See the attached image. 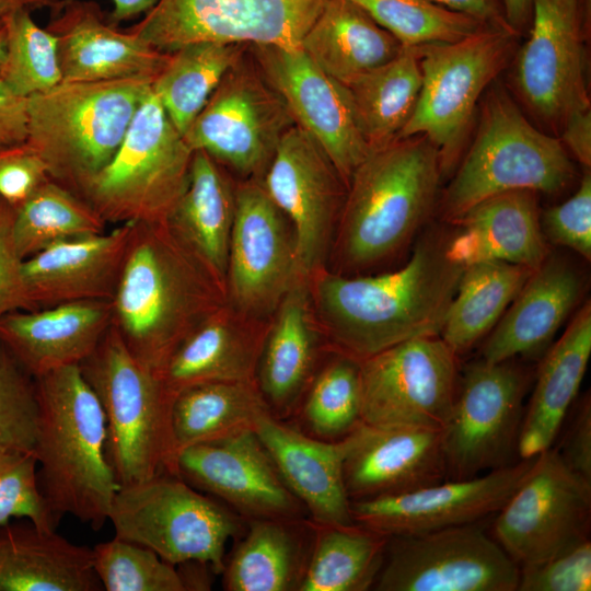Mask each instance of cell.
<instances>
[{
  "label": "cell",
  "instance_id": "6da1fadb",
  "mask_svg": "<svg viewBox=\"0 0 591 591\" xmlns=\"http://www.w3.org/2000/svg\"><path fill=\"white\" fill-rule=\"evenodd\" d=\"M447 241L427 235L394 271L317 276L315 303L336 352L361 361L398 343L440 335L464 270Z\"/></svg>",
  "mask_w": 591,
  "mask_h": 591
},
{
  "label": "cell",
  "instance_id": "7a4b0ae2",
  "mask_svg": "<svg viewBox=\"0 0 591 591\" xmlns=\"http://www.w3.org/2000/svg\"><path fill=\"white\" fill-rule=\"evenodd\" d=\"M223 294L165 222H134L111 301L112 326L130 354L160 375L183 339L222 305Z\"/></svg>",
  "mask_w": 591,
  "mask_h": 591
},
{
  "label": "cell",
  "instance_id": "3957f363",
  "mask_svg": "<svg viewBox=\"0 0 591 591\" xmlns=\"http://www.w3.org/2000/svg\"><path fill=\"white\" fill-rule=\"evenodd\" d=\"M34 380L39 489L58 518L68 513L99 530L119 488L107 459L103 407L79 364Z\"/></svg>",
  "mask_w": 591,
  "mask_h": 591
},
{
  "label": "cell",
  "instance_id": "277c9868",
  "mask_svg": "<svg viewBox=\"0 0 591 591\" xmlns=\"http://www.w3.org/2000/svg\"><path fill=\"white\" fill-rule=\"evenodd\" d=\"M441 178L439 153L424 136L370 150L350 177L339 213L343 265L367 268L407 245L433 210Z\"/></svg>",
  "mask_w": 591,
  "mask_h": 591
},
{
  "label": "cell",
  "instance_id": "5b68a950",
  "mask_svg": "<svg viewBox=\"0 0 591 591\" xmlns=\"http://www.w3.org/2000/svg\"><path fill=\"white\" fill-rule=\"evenodd\" d=\"M152 80L60 82L27 97L26 142L49 178L81 198L113 160Z\"/></svg>",
  "mask_w": 591,
  "mask_h": 591
},
{
  "label": "cell",
  "instance_id": "8992f818",
  "mask_svg": "<svg viewBox=\"0 0 591 591\" xmlns=\"http://www.w3.org/2000/svg\"><path fill=\"white\" fill-rule=\"evenodd\" d=\"M106 419V453L119 487L167 473L177 476L173 397L111 326L80 364Z\"/></svg>",
  "mask_w": 591,
  "mask_h": 591
},
{
  "label": "cell",
  "instance_id": "52a82bcc",
  "mask_svg": "<svg viewBox=\"0 0 591 591\" xmlns=\"http://www.w3.org/2000/svg\"><path fill=\"white\" fill-rule=\"evenodd\" d=\"M573 171L559 138L536 128L510 95L494 85L484 99L474 141L440 197V213L453 223L501 193H557L572 181Z\"/></svg>",
  "mask_w": 591,
  "mask_h": 591
},
{
  "label": "cell",
  "instance_id": "ba28073f",
  "mask_svg": "<svg viewBox=\"0 0 591 591\" xmlns=\"http://www.w3.org/2000/svg\"><path fill=\"white\" fill-rule=\"evenodd\" d=\"M192 157L151 88L115 157L81 198L106 223L165 222L187 186Z\"/></svg>",
  "mask_w": 591,
  "mask_h": 591
},
{
  "label": "cell",
  "instance_id": "9c48e42d",
  "mask_svg": "<svg viewBox=\"0 0 591 591\" xmlns=\"http://www.w3.org/2000/svg\"><path fill=\"white\" fill-rule=\"evenodd\" d=\"M517 36L485 26L456 42L414 47L421 88L396 139L426 137L439 153L442 177L461 157L482 94L512 60Z\"/></svg>",
  "mask_w": 591,
  "mask_h": 591
},
{
  "label": "cell",
  "instance_id": "30bf717a",
  "mask_svg": "<svg viewBox=\"0 0 591 591\" xmlns=\"http://www.w3.org/2000/svg\"><path fill=\"white\" fill-rule=\"evenodd\" d=\"M108 520L115 536L152 549L169 564L199 560L217 575L224 568L228 543L246 528L228 506L167 473L119 487Z\"/></svg>",
  "mask_w": 591,
  "mask_h": 591
},
{
  "label": "cell",
  "instance_id": "8fae6325",
  "mask_svg": "<svg viewBox=\"0 0 591 591\" xmlns=\"http://www.w3.org/2000/svg\"><path fill=\"white\" fill-rule=\"evenodd\" d=\"M529 374L514 359L467 364L441 429L448 479L512 464L524 415Z\"/></svg>",
  "mask_w": 591,
  "mask_h": 591
},
{
  "label": "cell",
  "instance_id": "7c38bea8",
  "mask_svg": "<svg viewBox=\"0 0 591 591\" xmlns=\"http://www.w3.org/2000/svg\"><path fill=\"white\" fill-rule=\"evenodd\" d=\"M496 514L494 538L519 567L544 561L590 540L591 482L552 445Z\"/></svg>",
  "mask_w": 591,
  "mask_h": 591
},
{
  "label": "cell",
  "instance_id": "4fadbf2b",
  "mask_svg": "<svg viewBox=\"0 0 591 591\" xmlns=\"http://www.w3.org/2000/svg\"><path fill=\"white\" fill-rule=\"evenodd\" d=\"M294 119L257 66L243 59L227 72L184 139L222 167L262 179Z\"/></svg>",
  "mask_w": 591,
  "mask_h": 591
},
{
  "label": "cell",
  "instance_id": "5bb4252c",
  "mask_svg": "<svg viewBox=\"0 0 591 591\" xmlns=\"http://www.w3.org/2000/svg\"><path fill=\"white\" fill-rule=\"evenodd\" d=\"M519 565L479 522L389 536L378 591H517Z\"/></svg>",
  "mask_w": 591,
  "mask_h": 591
},
{
  "label": "cell",
  "instance_id": "9a60e30c",
  "mask_svg": "<svg viewBox=\"0 0 591 591\" xmlns=\"http://www.w3.org/2000/svg\"><path fill=\"white\" fill-rule=\"evenodd\" d=\"M325 1L158 0L129 30L164 54L197 42L299 48Z\"/></svg>",
  "mask_w": 591,
  "mask_h": 591
},
{
  "label": "cell",
  "instance_id": "2e32d148",
  "mask_svg": "<svg viewBox=\"0 0 591 591\" xmlns=\"http://www.w3.org/2000/svg\"><path fill=\"white\" fill-rule=\"evenodd\" d=\"M361 421L441 430L456 394L457 355L440 336L408 339L360 361Z\"/></svg>",
  "mask_w": 591,
  "mask_h": 591
},
{
  "label": "cell",
  "instance_id": "e0dca14e",
  "mask_svg": "<svg viewBox=\"0 0 591 591\" xmlns=\"http://www.w3.org/2000/svg\"><path fill=\"white\" fill-rule=\"evenodd\" d=\"M582 13V0H532L530 36L514 54L519 97L557 135L572 113L591 108Z\"/></svg>",
  "mask_w": 591,
  "mask_h": 591
},
{
  "label": "cell",
  "instance_id": "ac0fdd59",
  "mask_svg": "<svg viewBox=\"0 0 591 591\" xmlns=\"http://www.w3.org/2000/svg\"><path fill=\"white\" fill-rule=\"evenodd\" d=\"M291 223L259 179L235 188L225 291L244 315L262 317L276 311L299 279Z\"/></svg>",
  "mask_w": 591,
  "mask_h": 591
},
{
  "label": "cell",
  "instance_id": "d6986e66",
  "mask_svg": "<svg viewBox=\"0 0 591 591\" xmlns=\"http://www.w3.org/2000/svg\"><path fill=\"white\" fill-rule=\"evenodd\" d=\"M260 183L291 223L298 275L308 279L325 257L346 185L321 146L297 125L282 136Z\"/></svg>",
  "mask_w": 591,
  "mask_h": 591
},
{
  "label": "cell",
  "instance_id": "ffe728a7",
  "mask_svg": "<svg viewBox=\"0 0 591 591\" xmlns=\"http://www.w3.org/2000/svg\"><path fill=\"white\" fill-rule=\"evenodd\" d=\"M258 70L282 99L297 126L325 151L346 188L370 149L357 125L347 88L299 48L252 45Z\"/></svg>",
  "mask_w": 591,
  "mask_h": 591
},
{
  "label": "cell",
  "instance_id": "44dd1931",
  "mask_svg": "<svg viewBox=\"0 0 591 591\" xmlns=\"http://www.w3.org/2000/svg\"><path fill=\"white\" fill-rule=\"evenodd\" d=\"M534 459L471 478L445 479L404 494L351 501L354 522L386 536L480 522L501 509Z\"/></svg>",
  "mask_w": 591,
  "mask_h": 591
},
{
  "label": "cell",
  "instance_id": "7402d4cb",
  "mask_svg": "<svg viewBox=\"0 0 591 591\" xmlns=\"http://www.w3.org/2000/svg\"><path fill=\"white\" fill-rule=\"evenodd\" d=\"M177 476L246 521L308 518L255 431L183 449Z\"/></svg>",
  "mask_w": 591,
  "mask_h": 591
},
{
  "label": "cell",
  "instance_id": "603a6c76",
  "mask_svg": "<svg viewBox=\"0 0 591 591\" xmlns=\"http://www.w3.org/2000/svg\"><path fill=\"white\" fill-rule=\"evenodd\" d=\"M347 438L344 482L350 501L404 494L448 479L439 429L360 421Z\"/></svg>",
  "mask_w": 591,
  "mask_h": 591
},
{
  "label": "cell",
  "instance_id": "cb8c5ba5",
  "mask_svg": "<svg viewBox=\"0 0 591 591\" xmlns=\"http://www.w3.org/2000/svg\"><path fill=\"white\" fill-rule=\"evenodd\" d=\"M46 30L57 38L61 82L153 81L169 57L129 28L111 24L91 0H61Z\"/></svg>",
  "mask_w": 591,
  "mask_h": 591
},
{
  "label": "cell",
  "instance_id": "d4e9b609",
  "mask_svg": "<svg viewBox=\"0 0 591 591\" xmlns=\"http://www.w3.org/2000/svg\"><path fill=\"white\" fill-rule=\"evenodd\" d=\"M134 222L54 244L22 263L31 311L73 301H112L125 264Z\"/></svg>",
  "mask_w": 591,
  "mask_h": 591
},
{
  "label": "cell",
  "instance_id": "484cf974",
  "mask_svg": "<svg viewBox=\"0 0 591 591\" xmlns=\"http://www.w3.org/2000/svg\"><path fill=\"white\" fill-rule=\"evenodd\" d=\"M255 433L311 521L354 523L344 482L347 436L335 441L318 439L271 414L259 419Z\"/></svg>",
  "mask_w": 591,
  "mask_h": 591
},
{
  "label": "cell",
  "instance_id": "4316f807",
  "mask_svg": "<svg viewBox=\"0 0 591 591\" xmlns=\"http://www.w3.org/2000/svg\"><path fill=\"white\" fill-rule=\"evenodd\" d=\"M112 326L111 301L89 300L0 318V343L33 376L80 364Z\"/></svg>",
  "mask_w": 591,
  "mask_h": 591
},
{
  "label": "cell",
  "instance_id": "83f0119b",
  "mask_svg": "<svg viewBox=\"0 0 591 591\" xmlns=\"http://www.w3.org/2000/svg\"><path fill=\"white\" fill-rule=\"evenodd\" d=\"M583 290L579 270L549 253L493 328L482 359L500 362L542 352L577 306Z\"/></svg>",
  "mask_w": 591,
  "mask_h": 591
},
{
  "label": "cell",
  "instance_id": "f1b7e54d",
  "mask_svg": "<svg viewBox=\"0 0 591 591\" xmlns=\"http://www.w3.org/2000/svg\"><path fill=\"white\" fill-rule=\"evenodd\" d=\"M540 218L535 192L495 195L453 222L459 230L448 236V253L463 267L494 260L534 270L549 254Z\"/></svg>",
  "mask_w": 591,
  "mask_h": 591
},
{
  "label": "cell",
  "instance_id": "f546056e",
  "mask_svg": "<svg viewBox=\"0 0 591 591\" xmlns=\"http://www.w3.org/2000/svg\"><path fill=\"white\" fill-rule=\"evenodd\" d=\"M234 211L235 188L223 167L193 151L187 186L165 224L223 293Z\"/></svg>",
  "mask_w": 591,
  "mask_h": 591
},
{
  "label": "cell",
  "instance_id": "4dcf8cb0",
  "mask_svg": "<svg viewBox=\"0 0 591 591\" xmlns=\"http://www.w3.org/2000/svg\"><path fill=\"white\" fill-rule=\"evenodd\" d=\"M306 280L299 278L279 302L256 369V382L271 416L285 421L299 407L317 359Z\"/></svg>",
  "mask_w": 591,
  "mask_h": 591
},
{
  "label": "cell",
  "instance_id": "1f68e13d",
  "mask_svg": "<svg viewBox=\"0 0 591 591\" xmlns=\"http://www.w3.org/2000/svg\"><path fill=\"white\" fill-rule=\"evenodd\" d=\"M591 355V305L586 303L544 355L524 410L517 454L531 459L553 445L576 399Z\"/></svg>",
  "mask_w": 591,
  "mask_h": 591
},
{
  "label": "cell",
  "instance_id": "d6a6232c",
  "mask_svg": "<svg viewBox=\"0 0 591 591\" xmlns=\"http://www.w3.org/2000/svg\"><path fill=\"white\" fill-rule=\"evenodd\" d=\"M314 541L309 518L253 519L225 558L227 591H299Z\"/></svg>",
  "mask_w": 591,
  "mask_h": 591
},
{
  "label": "cell",
  "instance_id": "836d02e7",
  "mask_svg": "<svg viewBox=\"0 0 591 591\" xmlns=\"http://www.w3.org/2000/svg\"><path fill=\"white\" fill-rule=\"evenodd\" d=\"M0 528V591L103 590L92 548L31 522Z\"/></svg>",
  "mask_w": 591,
  "mask_h": 591
},
{
  "label": "cell",
  "instance_id": "e575fe53",
  "mask_svg": "<svg viewBox=\"0 0 591 591\" xmlns=\"http://www.w3.org/2000/svg\"><path fill=\"white\" fill-rule=\"evenodd\" d=\"M264 339L254 329L236 324L221 305L183 339L160 376L173 398L200 383L254 381Z\"/></svg>",
  "mask_w": 591,
  "mask_h": 591
},
{
  "label": "cell",
  "instance_id": "d590c367",
  "mask_svg": "<svg viewBox=\"0 0 591 591\" xmlns=\"http://www.w3.org/2000/svg\"><path fill=\"white\" fill-rule=\"evenodd\" d=\"M300 48L324 72L348 85L395 58L404 48L350 0H326Z\"/></svg>",
  "mask_w": 591,
  "mask_h": 591
},
{
  "label": "cell",
  "instance_id": "8d00e7d4",
  "mask_svg": "<svg viewBox=\"0 0 591 591\" xmlns=\"http://www.w3.org/2000/svg\"><path fill=\"white\" fill-rule=\"evenodd\" d=\"M270 414L254 381H217L192 385L173 399L172 429L177 455L183 449L255 431Z\"/></svg>",
  "mask_w": 591,
  "mask_h": 591
},
{
  "label": "cell",
  "instance_id": "74e56055",
  "mask_svg": "<svg viewBox=\"0 0 591 591\" xmlns=\"http://www.w3.org/2000/svg\"><path fill=\"white\" fill-rule=\"evenodd\" d=\"M345 86L369 149L389 144L410 118L419 97L421 70L416 49L404 46L395 58Z\"/></svg>",
  "mask_w": 591,
  "mask_h": 591
},
{
  "label": "cell",
  "instance_id": "f35d334b",
  "mask_svg": "<svg viewBox=\"0 0 591 591\" xmlns=\"http://www.w3.org/2000/svg\"><path fill=\"white\" fill-rule=\"evenodd\" d=\"M533 269L505 262L464 267L440 337L459 356L495 327Z\"/></svg>",
  "mask_w": 591,
  "mask_h": 591
},
{
  "label": "cell",
  "instance_id": "ab89813d",
  "mask_svg": "<svg viewBox=\"0 0 591 591\" xmlns=\"http://www.w3.org/2000/svg\"><path fill=\"white\" fill-rule=\"evenodd\" d=\"M313 524L312 552L299 591L372 589L383 565L389 536L356 522Z\"/></svg>",
  "mask_w": 591,
  "mask_h": 591
},
{
  "label": "cell",
  "instance_id": "60d3db41",
  "mask_svg": "<svg viewBox=\"0 0 591 591\" xmlns=\"http://www.w3.org/2000/svg\"><path fill=\"white\" fill-rule=\"evenodd\" d=\"M242 56V44L219 42L192 43L169 54L151 88L183 136Z\"/></svg>",
  "mask_w": 591,
  "mask_h": 591
},
{
  "label": "cell",
  "instance_id": "b9f144b4",
  "mask_svg": "<svg viewBox=\"0 0 591 591\" xmlns=\"http://www.w3.org/2000/svg\"><path fill=\"white\" fill-rule=\"evenodd\" d=\"M105 229L106 222L86 201L49 178L15 208L13 235L24 260L54 244Z\"/></svg>",
  "mask_w": 591,
  "mask_h": 591
},
{
  "label": "cell",
  "instance_id": "7bdbcfd3",
  "mask_svg": "<svg viewBox=\"0 0 591 591\" xmlns=\"http://www.w3.org/2000/svg\"><path fill=\"white\" fill-rule=\"evenodd\" d=\"M296 413L297 428L312 437L335 441L348 436L361 421L360 361L336 352L313 376Z\"/></svg>",
  "mask_w": 591,
  "mask_h": 591
},
{
  "label": "cell",
  "instance_id": "ee69618b",
  "mask_svg": "<svg viewBox=\"0 0 591 591\" xmlns=\"http://www.w3.org/2000/svg\"><path fill=\"white\" fill-rule=\"evenodd\" d=\"M31 13L20 10L2 19L7 58L0 79L14 94L25 99L62 81L57 38L39 27Z\"/></svg>",
  "mask_w": 591,
  "mask_h": 591
},
{
  "label": "cell",
  "instance_id": "f6af8a7d",
  "mask_svg": "<svg viewBox=\"0 0 591 591\" xmlns=\"http://www.w3.org/2000/svg\"><path fill=\"white\" fill-rule=\"evenodd\" d=\"M405 47L452 43L487 26L432 0H350Z\"/></svg>",
  "mask_w": 591,
  "mask_h": 591
},
{
  "label": "cell",
  "instance_id": "bcb514c9",
  "mask_svg": "<svg viewBox=\"0 0 591 591\" xmlns=\"http://www.w3.org/2000/svg\"><path fill=\"white\" fill-rule=\"evenodd\" d=\"M92 552L94 570L106 591H185L176 566L146 546L115 536Z\"/></svg>",
  "mask_w": 591,
  "mask_h": 591
},
{
  "label": "cell",
  "instance_id": "7dc6e473",
  "mask_svg": "<svg viewBox=\"0 0 591 591\" xmlns=\"http://www.w3.org/2000/svg\"><path fill=\"white\" fill-rule=\"evenodd\" d=\"M37 418L35 380L0 343V447L34 453Z\"/></svg>",
  "mask_w": 591,
  "mask_h": 591
},
{
  "label": "cell",
  "instance_id": "c3c4849f",
  "mask_svg": "<svg viewBox=\"0 0 591 591\" xmlns=\"http://www.w3.org/2000/svg\"><path fill=\"white\" fill-rule=\"evenodd\" d=\"M36 465L33 452L0 447V526L26 518L40 530H56L59 518L39 489Z\"/></svg>",
  "mask_w": 591,
  "mask_h": 591
},
{
  "label": "cell",
  "instance_id": "681fc988",
  "mask_svg": "<svg viewBox=\"0 0 591 591\" xmlns=\"http://www.w3.org/2000/svg\"><path fill=\"white\" fill-rule=\"evenodd\" d=\"M541 228L546 241L567 247L591 259V174L584 172L576 193L542 215Z\"/></svg>",
  "mask_w": 591,
  "mask_h": 591
},
{
  "label": "cell",
  "instance_id": "f907efd6",
  "mask_svg": "<svg viewBox=\"0 0 591 591\" xmlns=\"http://www.w3.org/2000/svg\"><path fill=\"white\" fill-rule=\"evenodd\" d=\"M590 590V540L544 561L520 567L517 591Z\"/></svg>",
  "mask_w": 591,
  "mask_h": 591
},
{
  "label": "cell",
  "instance_id": "816d5d0a",
  "mask_svg": "<svg viewBox=\"0 0 591 591\" xmlns=\"http://www.w3.org/2000/svg\"><path fill=\"white\" fill-rule=\"evenodd\" d=\"M48 179L46 164L26 141L0 147V198L16 208Z\"/></svg>",
  "mask_w": 591,
  "mask_h": 591
},
{
  "label": "cell",
  "instance_id": "f5cc1de1",
  "mask_svg": "<svg viewBox=\"0 0 591 591\" xmlns=\"http://www.w3.org/2000/svg\"><path fill=\"white\" fill-rule=\"evenodd\" d=\"M15 207L0 198V318L12 311H31L22 263L13 235Z\"/></svg>",
  "mask_w": 591,
  "mask_h": 591
},
{
  "label": "cell",
  "instance_id": "db71d44e",
  "mask_svg": "<svg viewBox=\"0 0 591 591\" xmlns=\"http://www.w3.org/2000/svg\"><path fill=\"white\" fill-rule=\"evenodd\" d=\"M565 464L591 482V399L586 394L575 408L560 447L556 448Z\"/></svg>",
  "mask_w": 591,
  "mask_h": 591
},
{
  "label": "cell",
  "instance_id": "11a10c76",
  "mask_svg": "<svg viewBox=\"0 0 591 591\" xmlns=\"http://www.w3.org/2000/svg\"><path fill=\"white\" fill-rule=\"evenodd\" d=\"M27 99L14 94L0 79V147L25 142Z\"/></svg>",
  "mask_w": 591,
  "mask_h": 591
},
{
  "label": "cell",
  "instance_id": "9f6ffc18",
  "mask_svg": "<svg viewBox=\"0 0 591 591\" xmlns=\"http://www.w3.org/2000/svg\"><path fill=\"white\" fill-rule=\"evenodd\" d=\"M566 150L587 169L591 165V108L572 113L559 131Z\"/></svg>",
  "mask_w": 591,
  "mask_h": 591
},
{
  "label": "cell",
  "instance_id": "6f0895ef",
  "mask_svg": "<svg viewBox=\"0 0 591 591\" xmlns=\"http://www.w3.org/2000/svg\"><path fill=\"white\" fill-rule=\"evenodd\" d=\"M450 10L471 15L483 24L518 34L507 22L497 0H432Z\"/></svg>",
  "mask_w": 591,
  "mask_h": 591
},
{
  "label": "cell",
  "instance_id": "680465c9",
  "mask_svg": "<svg viewBox=\"0 0 591 591\" xmlns=\"http://www.w3.org/2000/svg\"><path fill=\"white\" fill-rule=\"evenodd\" d=\"M185 591L187 590H210L211 576L217 575L211 565L188 560L176 566Z\"/></svg>",
  "mask_w": 591,
  "mask_h": 591
},
{
  "label": "cell",
  "instance_id": "91938a15",
  "mask_svg": "<svg viewBox=\"0 0 591 591\" xmlns=\"http://www.w3.org/2000/svg\"><path fill=\"white\" fill-rule=\"evenodd\" d=\"M112 2L114 8L107 20L111 24L117 26L123 21L146 14L155 5L158 0H112Z\"/></svg>",
  "mask_w": 591,
  "mask_h": 591
},
{
  "label": "cell",
  "instance_id": "94428289",
  "mask_svg": "<svg viewBox=\"0 0 591 591\" xmlns=\"http://www.w3.org/2000/svg\"><path fill=\"white\" fill-rule=\"evenodd\" d=\"M502 2L507 22L519 34L531 19L532 0H502Z\"/></svg>",
  "mask_w": 591,
  "mask_h": 591
},
{
  "label": "cell",
  "instance_id": "6125c7cd",
  "mask_svg": "<svg viewBox=\"0 0 591 591\" xmlns=\"http://www.w3.org/2000/svg\"><path fill=\"white\" fill-rule=\"evenodd\" d=\"M61 0H0V20L20 10L33 12L49 9L51 14H55L58 12Z\"/></svg>",
  "mask_w": 591,
  "mask_h": 591
},
{
  "label": "cell",
  "instance_id": "be15d7a7",
  "mask_svg": "<svg viewBox=\"0 0 591 591\" xmlns=\"http://www.w3.org/2000/svg\"><path fill=\"white\" fill-rule=\"evenodd\" d=\"M2 25V20H0V26Z\"/></svg>",
  "mask_w": 591,
  "mask_h": 591
}]
</instances>
